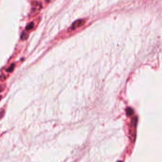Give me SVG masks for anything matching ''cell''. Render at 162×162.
<instances>
[{
  "instance_id": "1",
  "label": "cell",
  "mask_w": 162,
  "mask_h": 162,
  "mask_svg": "<svg viewBox=\"0 0 162 162\" xmlns=\"http://www.w3.org/2000/svg\"><path fill=\"white\" fill-rule=\"evenodd\" d=\"M84 23L85 21L84 20H83V19H79V20H78L74 21L73 23V24H72L71 28L72 29H74L83 25V24H84Z\"/></svg>"
},
{
  "instance_id": "2",
  "label": "cell",
  "mask_w": 162,
  "mask_h": 162,
  "mask_svg": "<svg viewBox=\"0 0 162 162\" xmlns=\"http://www.w3.org/2000/svg\"><path fill=\"white\" fill-rule=\"evenodd\" d=\"M33 26L34 23L33 22H30L27 25L26 27V29L27 30V31H29V29H32L33 27Z\"/></svg>"
},
{
  "instance_id": "3",
  "label": "cell",
  "mask_w": 162,
  "mask_h": 162,
  "mask_svg": "<svg viewBox=\"0 0 162 162\" xmlns=\"http://www.w3.org/2000/svg\"><path fill=\"white\" fill-rule=\"evenodd\" d=\"M28 36V34L26 33H25V32H23V33H21V39L24 40H26V39H27Z\"/></svg>"
},
{
  "instance_id": "4",
  "label": "cell",
  "mask_w": 162,
  "mask_h": 162,
  "mask_svg": "<svg viewBox=\"0 0 162 162\" xmlns=\"http://www.w3.org/2000/svg\"><path fill=\"white\" fill-rule=\"evenodd\" d=\"M126 114H127V115H128V116H130V115H132V114H133V110H132L131 108H130V107L127 108V109H126Z\"/></svg>"
},
{
  "instance_id": "5",
  "label": "cell",
  "mask_w": 162,
  "mask_h": 162,
  "mask_svg": "<svg viewBox=\"0 0 162 162\" xmlns=\"http://www.w3.org/2000/svg\"><path fill=\"white\" fill-rule=\"evenodd\" d=\"M14 64H13L11 65V66L8 69L7 71L8 72H11L13 71V70H14Z\"/></svg>"
},
{
  "instance_id": "6",
  "label": "cell",
  "mask_w": 162,
  "mask_h": 162,
  "mask_svg": "<svg viewBox=\"0 0 162 162\" xmlns=\"http://www.w3.org/2000/svg\"><path fill=\"white\" fill-rule=\"evenodd\" d=\"M118 162H122V161H118Z\"/></svg>"
}]
</instances>
